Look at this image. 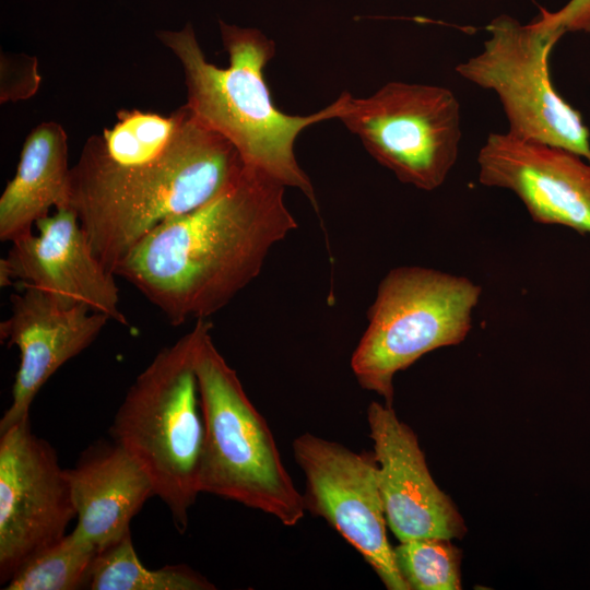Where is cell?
<instances>
[{"label":"cell","mask_w":590,"mask_h":590,"mask_svg":"<svg viewBox=\"0 0 590 590\" xmlns=\"http://www.w3.org/2000/svg\"><path fill=\"white\" fill-rule=\"evenodd\" d=\"M212 330L206 319L163 347L127 391L114 417V441L150 476L155 495L168 507L179 532L199 489L204 422L196 359Z\"/></svg>","instance_id":"277c9868"},{"label":"cell","mask_w":590,"mask_h":590,"mask_svg":"<svg viewBox=\"0 0 590 590\" xmlns=\"http://www.w3.org/2000/svg\"><path fill=\"white\" fill-rule=\"evenodd\" d=\"M76 518L70 484L55 449L30 417L0 433V581L66 535Z\"/></svg>","instance_id":"30bf717a"},{"label":"cell","mask_w":590,"mask_h":590,"mask_svg":"<svg viewBox=\"0 0 590 590\" xmlns=\"http://www.w3.org/2000/svg\"><path fill=\"white\" fill-rule=\"evenodd\" d=\"M237 149L184 105L167 149L142 166L116 169L75 163L69 205L102 264L121 260L164 221L190 212L225 189L245 168Z\"/></svg>","instance_id":"7a4b0ae2"},{"label":"cell","mask_w":590,"mask_h":590,"mask_svg":"<svg viewBox=\"0 0 590 590\" xmlns=\"http://www.w3.org/2000/svg\"><path fill=\"white\" fill-rule=\"evenodd\" d=\"M367 422L385 517L396 538L461 539L463 518L433 480L413 429L386 403L371 402Z\"/></svg>","instance_id":"4fadbf2b"},{"label":"cell","mask_w":590,"mask_h":590,"mask_svg":"<svg viewBox=\"0 0 590 590\" xmlns=\"http://www.w3.org/2000/svg\"><path fill=\"white\" fill-rule=\"evenodd\" d=\"M292 449L306 479V510L350 543L388 590H410L387 538L374 456L310 433L296 437Z\"/></svg>","instance_id":"9c48e42d"},{"label":"cell","mask_w":590,"mask_h":590,"mask_svg":"<svg viewBox=\"0 0 590 590\" xmlns=\"http://www.w3.org/2000/svg\"><path fill=\"white\" fill-rule=\"evenodd\" d=\"M482 50L458 63L464 80L494 92L508 120L509 133L564 148L590 161V132L581 114L556 91L550 56L563 36L540 16L522 25L506 14L487 26Z\"/></svg>","instance_id":"52a82bcc"},{"label":"cell","mask_w":590,"mask_h":590,"mask_svg":"<svg viewBox=\"0 0 590 590\" xmlns=\"http://www.w3.org/2000/svg\"><path fill=\"white\" fill-rule=\"evenodd\" d=\"M93 590H213L205 577L184 565L149 569L142 565L130 533L101 552L87 579Z\"/></svg>","instance_id":"ac0fdd59"},{"label":"cell","mask_w":590,"mask_h":590,"mask_svg":"<svg viewBox=\"0 0 590 590\" xmlns=\"http://www.w3.org/2000/svg\"><path fill=\"white\" fill-rule=\"evenodd\" d=\"M111 129L91 135L76 163L116 169L142 166L160 157L172 142L184 116V105L170 116L121 110Z\"/></svg>","instance_id":"e0dca14e"},{"label":"cell","mask_w":590,"mask_h":590,"mask_svg":"<svg viewBox=\"0 0 590 590\" xmlns=\"http://www.w3.org/2000/svg\"><path fill=\"white\" fill-rule=\"evenodd\" d=\"M66 474L78 519L73 531L98 554L130 533L131 519L155 495L145 470L116 441L90 447Z\"/></svg>","instance_id":"9a60e30c"},{"label":"cell","mask_w":590,"mask_h":590,"mask_svg":"<svg viewBox=\"0 0 590 590\" xmlns=\"http://www.w3.org/2000/svg\"><path fill=\"white\" fill-rule=\"evenodd\" d=\"M481 295V286L467 276L417 266L390 270L351 358L359 386L392 405L396 374L434 350L464 341Z\"/></svg>","instance_id":"8992f818"},{"label":"cell","mask_w":590,"mask_h":590,"mask_svg":"<svg viewBox=\"0 0 590 590\" xmlns=\"http://www.w3.org/2000/svg\"><path fill=\"white\" fill-rule=\"evenodd\" d=\"M196 374L204 422L200 493L296 526L307 511L304 495L284 467L268 423L214 345L211 332L199 347Z\"/></svg>","instance_id":"5b68a950"},{"label":"cell","mask_w":590,"mask_h":590,"mask_svg":"<svg viewBox=\"0 0 590 590\" xmlns=\"http://www.w3.org/2000/svg\"><path fill=\"white\" fill-rule=\"evenodd\" d=\"M97 550L74 531L26 560L5 590H74L87 585Z\"/></svg>","instance_id":"d6986e66"},{"label":"cell","mask_w":590,"mask_h":590,"mask_svg":"<svg viewBox=\"0 0 590 590\" xmlns=\"http://www.w3.org/2000/svg\"><path fill=\"white\" fill-rule=\"evenodd\" d=\"M68 137L48 121L26 137L16 173L0 197V239L13 241L32 232L50 208L68 206L70 197Z\"/></svg>","instance_id":"2e32d148"},{"label":"cell","mask_w":590,"mask_h":590,"mask_svg":"<svg viewBox=\"0 0 590 590\" xmlns=\"http://www.w3.org/2000/svg\"><path fill=\"white\" fill-rule=\"evenodd\" d=\"M285 186L246 165L210 201L142 237L115 271L172 324L206 319L260 273L271 248L297 227Z\"/></svg>","instance_id":"6da1fadb"},{"label":"cell","mask_w":590,"mask_h":590,"mask_svg":"<svg viewBox=\"0 0 590 590\" xmlns=\"http://www.w3.org/2000/svg\"><path fill=\"white\" fill-rule=\"evenodd\" d=\"M479 181L514 192L539 224L590 234V161L570 150L492 132L477 154Z\"/></svg>","instance_id":"8fae6325"},{"label":"cell","mask_w":590,"mask_h":590,"mask_svg":"<svg viewBox=\"0 0 590 590\" xmlns=\"http://www.w3.org/2000/svg\"><path fill=\"white\" fill-rule=\"evenodd\" d=\"M541 11V19L553 28L590 33V0H570L556 12Z\"/></svg>","instance_id":"44dd1931"},{"label":"cell","mask_w":590,"mask_h":590,"mask_svg":"<svg viewBox=\"0 0 590 590\" xmlns=\"http://www.w3.org/2000/svg\"><path fill=\"white\" fill-rule=\"evenodd\" d=\"M410 590H460L461 551L449 539L426 538L393 547Z\"/></svg>","instance_id":"ffe728a7"},{"label":"cell","mask_w":590,"mask_h":590,"mask_svg":"<svg viewBox=\"0 0 590 590\" xmlns=\"http://www.w3.org/2000/svg\"><path fill=\"white\" fill-rule=\"evenodd\" d=\"M227 68L209 62L194 31H157L160 42L181 63L187 103L203 125L226 138L246 165L258 168L285 187L299 189L319 211L314 186L295 156L299 133L311 125L339 118L349 92L307 116L288 115L272 102L263 69L275 55V44L256 28L220 21Z\"/></svg>","instance_id":"3957f363"},{"label":"cell","mask_w":590,"mask_h":590,"mask_svg":"<svg viewBox=\"0 0 590 590\" xmlns=\"http://www.w3.org/2000/svg\"><path fill=\"white\" fill-rule=\"evenodd\" d=\"M10 297L11 314L0 323V339L15 345L20 364L0 433L30 417L34 398L68 361L84 351L109 318L81 304H66L31 286Z\"/></svg>","instance_id":"5bb4252c"},{"label":"cell","mask_w":590,"mask_h":590,"mask_svg":"<svg viewBox=\"0 0 590 590\" xmlns=\"http://www.w3.org/2000/svg\"><path fill=\"white\" fill-rule=\"evenodd\" d=\"M35 225L37 233L30 232L11 241L7 257L0 260L1 287L19 281L127 326L119 308L115 274L96 257L76 213L70 206L57 208Z\"/></svg>","instance_id":"7c38bea8"},{"label":"cell","mask_w":590,"mask_h":590,"mask_svg":"<svg viewBox=\"0 0 590 590\" xmlns=\"http://www.w3.org/2000/svg\"><path fill=\"white\" fill-rule=\"evenodd\" d=\"M403 184L432 191L457 163L460 104L439 85L388 82L364 98L350 93L338 118Z\"/></svg>","instance_id":"ba28073f"}]
</instances>
